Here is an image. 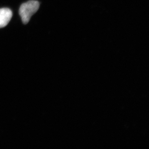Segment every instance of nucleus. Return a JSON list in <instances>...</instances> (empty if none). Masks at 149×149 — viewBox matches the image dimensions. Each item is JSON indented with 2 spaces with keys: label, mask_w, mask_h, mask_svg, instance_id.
<instances>
[{
  "label": "nucleus",
  "mask_w": 149,
  "mask_h": 149,
  "mask_svg": "<svg viewBox=\"0 0 149 149\" xmlns=\"http://www.w3.org/2000/svg\"><path fill=\"white\" fill-rule=\"evenodd\" d=\"M39 6V1L35 0H31L21 4L19 14L23 24H27L29 22L31 16L38 11Z\"/></svg>",
  "instance_id": "nucleus-1"
},
{
  "label": "nucleus",
  "mask_w": 149,
  "mask_h": 149,
  "mask_svg": "<svg viewBox=\"0 0 149 149\" xmlns=\"http://www.w3.org/2000/svg\"><path fill=\"white\" fill-rule=\"evenodd\" d=\"M13 16V13L10 9L3 8L0 9V28L6 27L8 24Z\"/></svg>",
  "instance_id": "nucleus-2"
}]
</instances>
